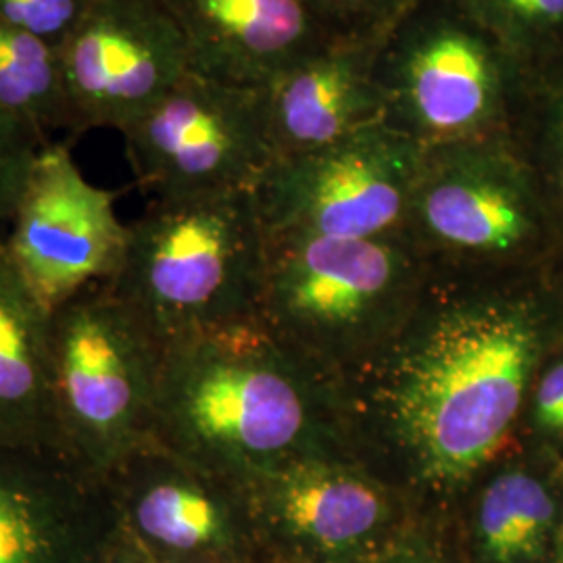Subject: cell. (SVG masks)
I'll return each mask as SVG.
<instances>
[{
  "label": "cell",
  "instance_id": "cell-15",
  "mask_svg": "<svg viewBox=\"0 0 563 563\" xmlns=\"http://www.w3.org/2000/svg\"><path fill=\"white\" fill-rule=\"evenodd\" d=\"M178 23L190 71L265 88L320 48L318 15L307 0H162Z\"/></svg>",
  "mask_w": 563,
  "mask_h": 563
},
{
  "label": "cell",
  "instance_id": "cell-24",
  "mask_svg": "<svg viewBox=\"0 0 563 563\" xmlns=\"http://www.w3.org/2000/svg\"><path fill=\"white\" fill-rule=\"evenodd\" d=\"M422 537V532L416 530L413 523L395 543L388 544L365 563H449L441 555V551L434 544L426 543Z\"/></svg>",
  "mask_w": 563,
  "mask_h": 563
},
{
  "label": "cell",
  "instance_id": "cell-21",
  "mask_svg": "<svg viewBox=\"0 0 563 563\" xmlns=\"http://www.w3.org/2000/svg\"><path fill=\"white\" fill-rule=\"evenodd\" d=\"M88 7L90 0H0V20L59 51Z\"/></svg>",
  "mask_w": 563,
  "mask_h": 563
},
{
  "label": "cell",
  "instance_id": "cell-16",
  "mask_svg": "<svg viewBox=\"0 0 563 563\" xmlns=\"http://www.w3.org/2000/svg\"><path fill=\"white\" fill-rule=\"evenodd\" d=\"M367 44L320 46L265 90L276 159L322 148L363 128L388 121L378 53Z\"/></svg>",
  "mask_w": 563,
  "mask_h": 563
},
{
  "label": "cell",
  "instance_id": "cell-12",
  "mask_svg": "<svg viewBox=\"0 0 563 563\" xmlns=\"http://www.w3.org/2000/svg\"><path fill=\"white\" fill-rule=\"evenodd\" d=\"M69 132H121L190 71L186 42L162 0H90L60 44Z\"/></svg>",
  "mask_w": 563,
  "mask_h": 563
},
{
  "label": "cell",
  "instance_id": "cell-29",
  "mask_svg": "<svg viewBox=\"0 0 563 563\" xmlns=\"http://www.w3.org/2000/svg\"><path fill=\"white\" fill-rule=\"evenodd\" d=\"M197 563H241L239 560H207V562H197Z\"/></svg>",
  "mask_w": 563,
  "mask_h": 563
},
{
  "label": "cell",
  "instance_id": "cell-5",
  "mask_svg": "<svg viewBox=\"0 0 563 563\" xmlns=\"http://www.w3.org/2000/svg\"><path fill=\"white\" fill-rule=\"evenodd\" d=\"M51 357L60 453L104 481L153 441L162 349L97 284L51 311Z\"/></svg>",
  "mask_w": 563,
  "mask_h": 563
},
{
  "label": "cell",
  "instance_id": "cell-3",
  "mask_svg": "<svg viewBox=\"0 0 563 563\" xmlns=\"http://www.w3.org/2000/svg\"><path fill=\"white\" fill-rule=\"evenodd\" d=\"M265 246L255 190L153 199L107 286L163 351L257 320Z\"/></svg>",
  "mask_w": 563,
  "mask_h": 563
},
{
  "label": "cell",
  "instance_id": "cell-17",
  "mask_svg": "<svg viewBox=\"0 0 563 563\" xmlns=\"http://www.w3.org/2000/svg\"><path fill=\"white\" fill-rule=\"evenodd\" d=\"M0 446L60 453L53 395L51 311L0 236ZM63 455V453H60Z\"/></svg>",
  "mask_w": 563,
  "mask_h": 563
},
{
  "label": "cell",
  "instance_id": "cell-26",
  "mask_svg": "<svg viewBox=\"0 0 563 563\" xmlns=\"http://www.w3.org/2000/svg\"><path fill=\"white\" fill-rule=\"evenodd\" d=\"M101 563H153L136 544L132 543L123 532H118L115 539L104 551Z\"/></svg>",
  "mask_w": 563,
  "mask_h": 563
},
{
  "label": "cell",
  "instance_id": "cell-18",
  "mask_svg": "<svg viewBox=\"0 0 563 563\" xmlns=\"http://www.w3.org/2000/svg\"><path fill=\"white\" fill-rule=\"evenodd\" d=\"M455 511L474 562L534 563L558 537L563 507L541 467L516 446L470 486Z\"/></svg>",
  "mask_w": 563,
  "mask_h": 563
},
{
  "label": "cell",
  "instance_id": "cell-20",
  "mask_svg": "<svg viewBox=\"0 0 563 563\" xmlns=\"http://www.w3.org/2000/svg\"><path fill=\"white\" fill-rule=\"evenodd\" d=\"M51 144L36 125L0 107V236L9 230L42 148Z\"/></svg>",
  "mask_w": 563,
  "mask_h": 563
},
{
  "label": "cell",
  "instance_id": "cell-19",
  "mask_svg": "<svg viewBox=\"0 0 563 563\" xmlns=\"http://www.w3.org/2000/svg\"><path fill=\"white\" fill-rule=\"evenodd\" d=\"M0 107L36 125L48 139L69 130L59 51L0 20Z\"/></svg>",
  "mask_w": 563,
  "mask_h": 563
},
{
  "label": "cell",
  "instance_id": "cell-27",
  "mask_svg": "<svg viewBox=\"0 0 563 563\" xmlns=\"http://www.w3.org/2000/svg\"><path fill=\"white\" fill-rule=\"evenodd\" d=\"M563 132V130H562ZM558 190L563 205V136H562V157H560V169H558Z\"/></svg>",
  "mask_w": 563,
  "mask_h": 563
},
{
  "label": "cell",
  "instance_id": "cell-13",
  "mask_svg": "<svg viewBox=\"0 0 563 563\" xmlns=\"http://www.w3.org/2000/svg\"><path fill=\"white\" fill-rule=\"evenodd\" d=\"M120 530L153 563L239 560L253 539L242 486L148 441L104 478Z\"/></svg>",
  "mask_w": 563,
  "mask_h": 563
},
{
  "label": "cell",
  "instance_id": "cell-2",
  "mask_svg": "<svg viewBox=\"0 0 563 563\" xmlns=\"http://www.w3.org/2000/svg\"><path fill=\"white\" fill-rule=\"evenodd\" d=\"M153 441L239 484L297 457L349 451L336 383L257 320L163 349Z\"/></svg>",
  "mask_w": 563,
  "mask_h": 563
},
{
  "label": "cell",
  "instance_id": "cell-25",
  "mask_svg": "<svg viewBox=\"0 0 563 563\" xmlns=\"http://www.w3.org/2000/svg\"><path fill=\"white\" fill-rule=\"evenodd\" d=\"M309 7L320 13L328 15H339L342 20H369V18H384L390 15L393 11L402 9L405 0H307Z\"/></svg>",
  "mask_w": 563,
  "mask_h": 563
},
{
  "label": "cell",
  "instance_id": "cell-8",
  "mask_svg": "<svg viewBox=\"0 0 563 563\" xmlns=\"http://www.w3.org/2000/svg\"><path fill=\"white\" fill-rule=\"evenodd\" d=\"M253 539L309 563H365L422 516L349 451L280 463L241 483Z\"/></svg>",
  "mask_w": 563,
  "mask_h": 563
},
{
  "label": "cell",
  "instance_id": "cell-23",
  "mask_svg": "<svg viewBox=\"0 0 563 563\" xmlns=\"http://www.w3.org/2000/svg\"><path fill=\"white\" fill-rule=\"evenodd\" d=\"M478 21L509 20L528 25L563 21V0H457Z\"/></svg>",
  "mask_w": 563,
  "mask_h": 563
},
{
  "label": "cell",
  "instance_id": "cell-14",
  "mask_svg": "<svg viewBox=\"0 0 563 563\" xmlns=\"http://www.w3.org/2000/svg\"><path fill=\"white\" fill-rule=\"evenodd\" d=\"M118 532L104 481L55 451L0 446V563H101Z\"/></svg>",
  "mask_w": 563,
  "mask_h": 563
},
{
  "label": "cell",
  "instance_id": "cell-22",
  "mask_svg": "<svg viewBox=\"0 0 563 563\" xmlns=\"http://www.w3.org/2000/svg\"><path fill=\"white\" fill-rule=\"evenodd\" d=\"M523 423L530 428L532 439L563 443V355L543 360L537 369L523 405L520 426Z\"/></svg>",
  "mask_w": 563,
  "mask_h": 563
},
{
  "label": "cell",
  "instance_id": "cell-6",
  "mask_svg": "<svg viewBox=\"0 0 563 563\" xmlns=\"http://www.w3.org/2000/svg\"><path fill=\"white\" fill-rule=\"evenodd\" d=\"M426 146L388 121L322 148L278 157L255 188L272 234H402Z\"/></svg>",
  "mask_w": 563,
  "mask_h": 563
},
{
  "label": "cell",
  "instance_id": "cell-4",
  "mask_svg": "<svg viewBox=\"0 0 563 563\" xmlns=\"http://www.w3.org/2000/svg\"><path fill=\"white\" fill-rule=\"evenodd\" d=\"M430 272L402 234L267 232L257 322L336 383L399 332Z\"/></svg>",
  "mask_w": 563,
  "mask_h": 563
},
{
  "label": "cell",
  "instance_id": "cell-1",
  "mask_svg": "<svg viewBox=\"0 0 563 563\" xmlns=\"http://www.w3.org/2000/svg\"><path fill=\"white\" fill-rule=\"evenodd\" d=\"M547 346L541 305L507 272L432 269L399 332L336 380L344 444L422 518L453 516L518 446Z\"/></svg>",
  "mask_w": 563,
  "mask_h": 563
},
{
  "label": "cell",
  "instance_id": "cell-11",
  "mask_svg": "<svg viewBox=\"0 0 563 563\" xmlns=\"http://www.w3.org/2000/svg\"><path fill=\"white\" fill-rule=\"evenodd\" d=\"M118 192L86 180L65 144H46L2 236L7 253L34 297L57 309L120 272L128 223Z\"/></svg>",
  "mask_w": 563,
  "mask_h": 563
},
{
  "label": "cell",
  "instance_id": "cell-28",
  "mask_svg": "<svg viewBox=\"0 0 563 563\" xmlns=\"http://www.w3.org/2000/svg\"><path fill=\"white\" fill-rule=\"evenodd\" d=\"M558 549H560V558H562L563 562V511H562V520H560V528H558Z\"/></svg>",
  "mask_w": 563,
  "mask_h": 563
},
{
  "label": "cell",
  "instance_id": "cell-9",
  "mask_svg": "<svg viewBox=\"0 0 563 563\" xmlns=\"http://www.w3.org/2000/svg\"><path fill=\"white\" fill-rule=\"evenodd\" d=\"M541 223L495 136L426 146L402 236L432 269L509 272Z\"/></svg>",
  "mask_w": 563,
  "mask_h": 563
},
{
  "label": "cell",
  "instance_id": "cell-7",
  "mask_svg": "<svg viewBox=\"0 0 563 563\" xmlns=\"http://www.w3.org/2000/svg\"><path fill=\"white\" fill-rule=\"evenodd\" d=\"M121 136L136 181L153 199L255 190L276 162L265 90L195 71Z\"/></svg>",
  "mask_w": 563,
  "mask_h": 563
},
{
  "label": "cell",
  "instance_id": "cell-10",
  "mask_svg": "<svg viewBox=\"0 0 563 563\" xmlns=\"http://www.w3.org/2000/svg\"><path fill=\"white\" fill-rule=\"evenodd\" d=\"M378 76L388 123L423 146L493 136L504 74L486 27L453 9L413 11L384 42Z\"/></svg>",
  "mask_w": 563,
  "mask_h": 563
}]
</instances>
